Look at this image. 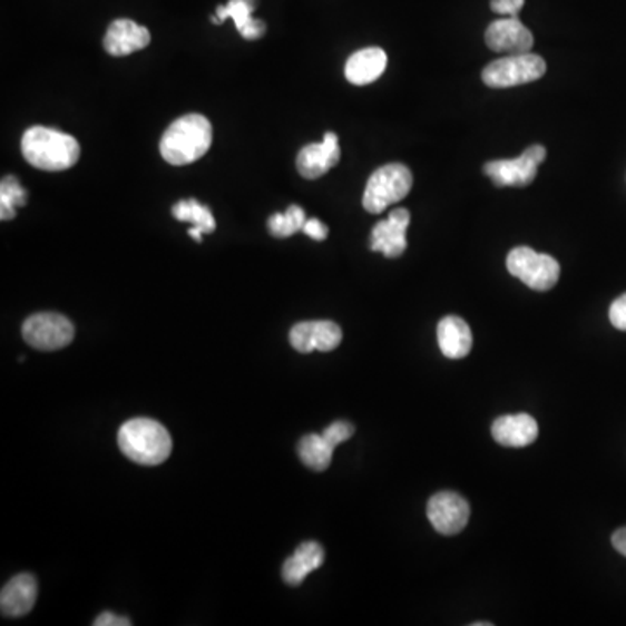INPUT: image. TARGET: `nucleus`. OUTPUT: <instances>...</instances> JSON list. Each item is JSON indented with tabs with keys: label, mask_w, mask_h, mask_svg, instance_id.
Wrapping results in <instances>:
<instances>
[{
	"label": "nucleus",
	"mask_w": 626,
	"mask_h": 626,
	"mask_svg": "<svg viewBox=\"0 0 626 626\" xmlns=\"http://www.w3.org/2000/svg\"><path fill=\"white\" fill-rule=\"evenodd\" d=\"M21 151L28 164L40 170H67L79 163L80 145L74 136L49 129L30 127L21 139Z\"/></svg>",
	"instance_id": "nucleus-1"
},
{
	"label": "nucleus",
	"mask_w": 626,
	"mask_h": 626,
	"mask_svg": "<svg viewBox=\"0 0 626 626\" xmlns=\"http://www.w3.org/2000/svg\"><path fill=\"white\" fill-rule=\"evenodd\" d=\"M213 144V126L198 114H188L167 127L160 139V154L173 166H188L207 154Z\"/></svg>",
	"instance_id": "nucleus-2"
},
{
	"label": "nucleus",
	"mask_w": 626,
	"mask_h": 626,
	"mask_svg": "<svg viewBox=\"0 0 626 626\" xmlns=\"http://www.w3.org/2000/svg\"><path fill=\"white\" fill-rule=\"evenodd\" d=\"M120 451L135 463L155 467L164 463L173 451V440L166 427L148 418H135L120 427Z\"/></svg>",
	"instance_id": "nucleus-3"
},
{
	"label": "nucleus",
	"mask_w": 626,
	"mask_h": 626,
	"mask_svg": "<svg viewBox=\"0 0 626 626\" xmlns=\"http://www.w3.org/2000/svg\"><path fill=\"white\" fill-rule=\"evenodd\" d=\"M412 188V173L404 164H387L374 170L365 185L362 204L371 215H380L392 204L401 203Z\"/></svg>",
	"instance_id": "nucleus-4"
},
{
	"label": "nucleus",
	"mask_w": 626,
	"mask_h": 626,
	"mask_svg": "<svg viewBox=\"0 0 626 626\" xmlns=\"http://www.w3.org/2000/svg\"><path fill=\"white\" fill-rule=\"evenodd\" d=\"M507 268L513 277L520 278L535 291H550L559 282L560 265L548 254L536 253L531 247L520 246L511 250Z\"/></svg>",
	"instance_id": "nucleus-5"
},
{
	"label": "nucleus",
	"mask_w": 626,
	"mask_h": 626,
	"mask_svg": "<svg viewBox=\"0 0 626 626\" xmlns=\"http://www.w3.org/2000/svg\"><path fill=\"white\" fill-rule=\"evenodd\" d=\"M547 72L544 58L531 52L510 55L501 60L492 61L483 68L482 80L486 86L495 89L513 88L520 84L535 82Z\"/></svg>",
	"instance_id": "nucleus-6"
},
{
	"label": "nucleus",
	"mask_w": 626,
	"mask_h": 626,
	"mask_svg": "<svg viewBox=\"0 0 626 626\" xmlns=\"http://www.w3.org/2000/svg\"><path fill=\"white\" fill-rule=\"evenodd\" d=\"M72 322L60 313H36L23 324V338L28 345L42 352L65 349L74 340Z\"/></svg>",
	"instance_id": "nucleus-7"
},
{
	"label": "nucleus",
	"mask_w": 626,
	"mask_h": 626,
	"mask_svg": "<svg viewBox=\"0 0 626 626\" xmlns=\"http://www.w3.org/2000/svg\"><path fill=\"white\" fill-rule=\"evenodd\" d=\"M547 157V148L532 145L513 160H491L483 166V173L495 182L496 187H528L538 175L539 164Z\"/></svg>",
	"instance_id": "nucleus-8"
},
{
	"label": "nucleus",
	"mask_w": 626,
	"mask_h": 626,
	"mask_svg": "<svg viewBox=\"0 0 626 626\" xmlns=\"http://www.w3.org/2000/svg\"><path fill=\"white\" fill-rule=\"evenodd\" d=\"M430 522L440 535L454 536L467 528L470 519V505L458 492H437L427 507Z\"/></svg>",
	"instance_id": "nucleus-9"
},
{
	"label": "nucleus",
	"mask_w": 626,
	"mask_h": 626,
	"mask_svg": "<svg viewBox=\"0 0 626 626\" xmlns=\"http://www.w3.org/2000/svg\"><path fill=\"white\" fill-rule=\"evenodd\" d=\"M343 340L341 327L331 321L300 322L290 333L293 349L300 353L333 352Z\"/></svg>",
	"instance_id": "nucleus-10"
},
{
	"label": "nucleus",
	"mask_w": 626,
	"mask_h": 626,
	"mask_svg": "<svg viewBox=\"0 0 626 626\" xmlns=\"http://www.w3.org/2000/svg\"><path fill=\"white\" fill-rule=\"evenodd\" d=\"M411 215L408 209H395L389 218L378 223L371 234V250L383 254L387 258H399L408 247V226Z\"/></svg>",
	"instance_id": "nucleus-11"
},
{
	"label": "nucleus",
	"mask_w": 626,
	"mask_h": 626,
	"mask_svg": "<svg viewBox=\"0 0 626 626\" xmlns=\"http://www.w3.org/2000/svg\"><path fill=\"white\" fill-rule=\"evenodd\" d=\"M486 45L491 51L510 52V55H524L531 51L535 46V37L528 27L520 23L519 18H503L489 25L486 32Z\"/></svg>",
	"instance_id": "nucleus-12"
},
{
	"label": "nucleus",
	"mask_w": 626,
	"mask_h": 626,
	"mask_svg": "<svg viewBox=\"0 0 626 626\" xmlns=\"http://www.w3.org/2000/svg\"><path fill=\"white\" fill-rule=\"evenodd\" d=\"M340 139L334 133H325L321 144H310L297 154L296 166L306 179H317L340 163Z\"/></svg>",
	"instance_id": "nucleus-13"
},
{
	"label": "nucleus",
	"mask_w": 626,
	"mask_h": 626,
	"mask_svg": "<svg viewBox=\"0 0 626 626\" xmlns=\"http://www.w3.org/2000/svg\"><path fill=\"white\" fill-rule=\"evenodd\" d=\"M150 45V32L148 28L135 23L133 20H116L108 27L105 36L104 46L108 55L123 58L141 51Z\"/></svg>",
	"instance_id": "nucleus-14"
},
{
	"label": "nucleus",
	"mask_w": 626,
	"mask_h": 626,
	"mask_svg": "<svg viewBox=\"0 0 626 626\" xmlns=\"http://www.w3.org/2000/svg\"><path fill=\"white\" fill-rule=\"evenodd\" d=\"M492 439L505 448H526L538 439V423L531 414H507L492 423Z\"/></svg>",
	"instance_id": "nucleus-15"
},
{
	"label": "nucleus",
	"mask_w": 626,
	"mask_h": 626,
	"mask_svg": "<svg viewBox=\"0 0 626 626\" xmlns=\"http://www.w3.org/2000/svg\"><path fill=\"white\" fill-rule=\"evenodd\" d=\"M37 600V579L32 575H18L2 588L0 609L8 618L28 615Z\"/></svg>",
	"instance_id": "nucleus-16"
},
{
	"label": "nucleus",
	"mask_w": 626,
	"mask_h": 626,
	"mask_svg": "<svg viewBox=\"0 0 626 626\" xmlns=\"http://www.w3.org/2000/svg\"><path fill=\"white\" fill-rule=\"evenodd\" d=\"M437 341L440 352L448 359L467 358L472 350V331L467 322L457 315H448L437 325Z\"/></svg>",
	"instance_id": "nucleus-17"
},
{
	"label": "nucleus",
	"mask_w": 626,
	"mask_h": 626,
	"mask_svg": "<svg viewBox=\"0 0 626 626\" xmlns=\"http://www.w3.org/2000/svg\"><path fill=\"white\" fill-rule=\"evenodd\" d=\"M387 52L381 48H368L350 56L346 61L345 77L353 86H368L380 79L385 72Z\"/></svg>",
	"instance_id": "nucleus-18"
},
{
	"label": "nucleus",
	"mask_w": 626,
	"mask_h": 626,
	"mask_svg": "<svg viewBox=\"0 0 626 626\" xmlns=\"http://www.w3.org/2000/svg\"><path fill=\"white\" fill-rule=\"evenodd\" d=\"M256 9V0H231L226 6L216 9V17L213 23L222 25L226 18L235 21L238 33L244 39L256 40L265 36L266 25L263 21L254 20L253 11Z\"/></svg>",
	"instance_id": "nucleus-19"
},
{
	"label": "nucleus",
	"mask_w": 626,
	"mask_h": 626,
	"mask_svg": "<svg viewBox=\"0 0 626 626\" xmlns=\"http://www.w3.org/2000/svg\"><path fill=\"white\" fill-rule=\"evenodd\" d=\"M324 548L315 541H306L300 545L291 555L290 559L282 566V578L291 587H297L305 581L310 573L315 571L324 564Z\"/></svg>",
	"instance_id": "nucleus-20"
},
{
	"label": "nucleus",
	"mask_w": 626,
	"mask_h": 626,
	"mask_svg": "<svg viewBox=\"0 0 626 626\" xmlns=\"http://www.w3.org/2000/svg\"><path fill=\"white\" fill-rule=\"evenodd\" d=\"M334 446L324 436L303 437L302 442L297 446V454L302 458L306 467L312 468L315 472H322L325 468H330L333 460Z\"/></svg>",
	"instance_id": "nucleus-21"
},
{
	"label": "nucleus",
	"mask_w": 626,
	"mask_h": 626,
	"mask_svg": "<svg viewBox=\"0 0 626 626\" xmlns=\"http://www.w3.org/2000/svg\"><path fill=\"white\" fill-rule=\"evenodd\" d=\"M173 216L178 222H188L203 232V234H213L216 231V222L213 218L209 207L198 203L197 198H187V200H179L173 207Z\"/></svg>",
	"instance_id": "nucleus-22"
},
{
	"label": "nucleus",
	"mask_w": 626,
	"mask_h": 626,
	"mask_svg": "<svg viewBox=\"0 0 626 626\" xmlns=\"http://www.w3.org/2000/svg\"><path fill=\"white\" fill-rule=\"evenodd\" d=\"M28 194L14 176H4L0 185V218L2 222L14 218L18 207L27 204Z\"/></svg>",
	"instance_id": "nucleus-23"
},
{
	"label": "nucleus",
	"mask_w": 626,
	"mask_h": 626,
	"mask_svg": "<svg viewBox=\"0 0 626 626\" xmlns=\"http://www.w3.org/2000/svg\"><path fill=\"white\" fill-rule=\"evenodd\" d=\"M305 223V211L300 206H291L286 213H277V215L270 216L268 231L274 237L286 238L303 231Z\"/></svg>",
	"instance_id": "nucleus-24"
},
{
	"label": "nucleus",
	"mask_w": 626,
	"mask_h": 626,
	"mask_svg": "<svg viewBox=\"0 0 626 626\" xmlns=\"http://www.w3.org/2000/svg\"><path fill=\"white\" fill-rule=\"evenodd\" d=\"M353 433H355L353 424L346 423V421H336V423L330 424V427L322 432V436L330 440L331 444L336 448V446L346 442Z\"/></svg>",
	"instance_id": "nucleus-25"
},
{
	"label": "nucleus",
	"mask_w": 626,
	"mask_h": 626,
	"mask_svg": "<svg viewBox=\"0 0 626 626\" xmlns=\"http://www.w3.org/2000/svg\"><path fill=\"white\" fill-rule=\"evenodd\" d=\"M610 324L615 325L616 330L626 331V294L615 300V303L609 309Z\"/></svg>",
	"instance_id": "nucleus-26"
},
{
	"label": "nucleus",
	"mask_w": 626,
	"mask_h": 626,
	"mask_svg": "<svg viewBox=\"0 0 626 626\" xmlns=\"http://www.w3.org/2000/svg\"><path fill=\"white\" fill-rule=\"evenodd\" d=\"M526 0H491V9L505 17L519 18V11Z\"/></svg>",
	"instance_id": "nucleus-27"
},
{
	"label": "nucleus",
	"mask_w": 626,
	"mask_h": 626,
	"mask_svg": "<svg viewBox=\"0 0 626 626\" xmlns=\"http://www.w3.org/2000/svg\"><path fill=\"white\" fill-rule=\"evenodd\" d=\"M303 232H305L309 237H312L313 241H325L327 235H330V231H327V226L324 223L319 222V219H306L305 226H303Z\"/></svg>",
	"instance_id": "nucleus-28"
},
{
	"label": "nucleus",
	"mask_w": 626,
	"mask_h": 626,
	"mask_svg": "<svg viewBox=\"0 0 626 626\" xmlns=\"http://www.w3.org/2000/svg\"><path fill=\"white\" fill-rule=\"evenodd\" d=\"M131 622L126 618H120V616L111 615V613H104L99 615L98 619L95 622V626H129Z\"/></svg>",
	"instance_id": "nucleus-29"
},
{
	"label": "nucleus",
	"mask_w": 626,
	"mask_h": 626,
	"mask_svg": "<svg viewBox=\"0 0 626 626\" xmlns=\"http://www.w3.org/2000/svg\"><path fill=\"white\" fill-rule=\"evenodd\" d=\"M613 547L626 557V528L618 529L613 535Z\"/></svg>",
	"instance_id": "nucleus-30"
},
{
	"label": "nucleus",
	"mask_w": 626,
	"mask_h": 626,
	"mask_svg": "<svg viewBox=\"0 0 626 626\" xmlns=\"http://www.w3.org/2000/svg\"><path fill=\"white\" fill-rule=\"evenodd\" d=\"M188 234L192 235V237L195 238V242H203V232L198 231V228H190V231H188Z\"/></svg>",
	"instance_id": "nucleus-31"
}]
</instances>
